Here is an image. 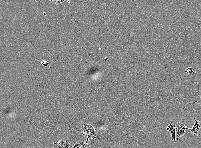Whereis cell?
<instances>
[{"label": "cell", "mask_w": 201, "mask_h": 148, "mask_svg": "<svg viewBox=\"0 0 201 148\" xmlns=\"http://www.w3.org/2000/svg\"><path fill=\"white\" fill-rule=\"evenodd\" d=\"M166 129L167 130L171 132L172 141H174V143H176V139L175 138V125H172L170 124L167 126Z\"/></svg>", "instance_id": "cell-5"}, {"label": "cell", "mask_w": 201, "mask_h": 148, "mask_svg": "<svg viewBox=\"0 0 201 148\" xmlns=\"http://www.w3.org/2000/svg\"><path fill=\"white\" fill-rule=\"evenodd\" d=\"M195 123L192 129L187 128V129L191 131L194 135L198 136L201 134V122L198 120L194 118Z\"/></svg>", "instance_id": "cell-3"}, {"label": "cell", "mask_w": 201, "mask_h": 148, "mask_svg": "<svg viewBox=\"0 0 201 148\" xmlns=\"http://www.w3.org/2000/svg\"><path fill=\"white\" fill-rule=\"evenodd\" d=\"M89 138L87 137L86 141L81 140L76 142L72 148H82L85 144L87 143L89 141Z\"/></svg>", "instance_id": "cell-6"}, {"label": "cell", "mask_w": 201, "mask_h": 148, "mask_svg": "<svg viewBox=\"0 0 201 148\" xmlns=\"http://www.w3.org/2000/svg\"><path fill=\"white\" fill-rule=\"evenodd\" d=\"M43 15L45 16L46 15V13L45 11H44V13H43Z\"/></svg>", "instance_id": "cell-11"}, {"label": "cell", "mask_w": 201, "mask_h": 148, "mask_svg": "<svg viewBox=\"0 0 201 148\" xmlns=\"http://www.w3.org/2000/svg\"><path fill=\"white\" fill-rule=\"evenodd\" d=\"M82 148H91L90 145L89 143H86L84 146Z\"/></svg>", "instance_id": "cell-9"}, {"label": "cell", "mask_w": 201, "mask_h": 148, "mask_svg": "<svg viewBox=\"0 0 201 148\" xmlns=\"http://www.w3.org/2000/svg\"><path fill=\"white\" fill-rule=\"evenodd\" d=\"M50 1H53L54 0H49Z\"/></svg>", "instance_id": "cell-12"}, {"label": "cell", "mask_w": 201, "mask_h": 148, "mask_svg": "<svg viewBox=\"0 0 201 148\" xmlns=\"http://www.w3.org/2000/svg\"><path fill=\"white\" fill-rule=\"evenodd\" d=\"M184 123V121L181 120L174 124L175 138L178 141L182 140L185 138V131L187 128L185 126Z\"/></svg>", "instance_id": "cell-1"}, {"label": "cell", "mask_w": 201, "mask_h": 148, "mask_svg": "<svg viewBox=\"0 0 201 148\" xmlns=\"http://www.w3.org/2000/svg\"><path fill=\"white\" fill-rule=\"evenodd\" d=\"M65 1L64 0H56V2L55 3L56 5H57L59 3H61Z\"/></svg>", "instance_id": "cell-10"}, {"label": "cell", "mask_w": 201, "mask_h": 148, "mask_svg": "<svg viewBox=\"0 0 201 148\" xmlns=\"http://www.w3.org/2000/svg\"><path fill=\"white\" fill-rule=\"evenodd\" d=\"M184 72L188 74L195 73L196 72L193 70L192 68L191 67L187 68L185 70Z\"/></svg>", "instance_id": "cell-7"}, {"label": "cell", "mask_w": 201, "mask_h": 148, "mask_svg": "<svg viewBox=\"0 0 201 148\" xmlns=\"http://www.w3.org/2000/svg\"><path fill=\"white\" fill-rule=\"evenodd\" d=\"M53 148H72V145L68 142L59 140L54 142Z\"/></svg>", "instance_id": "cell-4"}, {"label": "cell", "mask_w": 201, "mask_h": 148, "mask_svg": "<svg viewBox=\"0 0 201 148\" xmlns=\"http://www.w3.org/2000/svg\"><path fill=\"white\" fill-rule=\"evenodd\" d=\"M41 64L44 66L47 67L49 65L48 62L47 61L44 60H43L41 61Z\"/></svg>", "instance_id": "cell-8"}, {"label": "cell", "mask_w": 201, "mask_h": 148, "mask_svg": "<svg viewBox=\"0 0 201 148\" xmlns=\"http://www.w3.org/2000/svg\"><path fill=\"white\" fill-rule=\"evenodd\" d=\"M82 134L89 139H95L97 133L95 128L89 124H84L81 128Z\"/></svg>", "instance_id": "cell-2"}]
</instances>
